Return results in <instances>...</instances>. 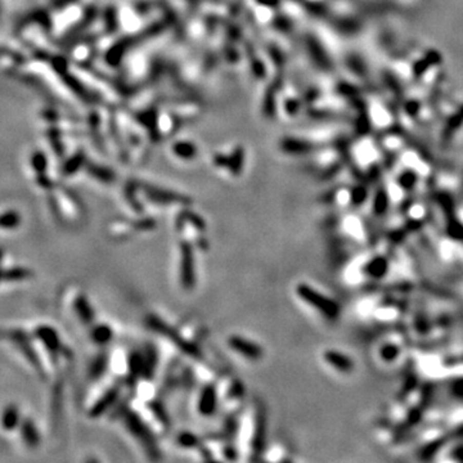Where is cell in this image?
<instances>
[{
	"label": "cell",
	"instance_id": "obj_11",
	"mask_svg": "<svg viewBox=\"0 0 463 463\" xmlns=\"http://www.w3.org/2000/svg\"><path fill=\"white\" fill-rule=\"evenodd\" d=\"M107 232H108L109 237L119 241L129 240L137 233L133 221L123 220V219L112 220L107 226Z\"/></svg>",
	"mask_w": 463,
	"mask_h": 463
},
{
	"label": "cell",
	"instance_id": "obj_1",
	"mask_svg": "<svg viewBox=\"0 0 463 463\" xmlns=\"http://www.w3.org/2000/svg\"><path fill=\"white\" fill-rule=\"evenodd\" d=\"M266 417L263 406L254 403L238 421L237 437L238 452L246 455V459L255 460L263 454L265 448Z\"/></svg>",
	"mask_w": 463,
	"mask_h": 463
},
{
	"label": "cell",
	"instance_id": "obj_14",
	"mask_svg": "<svg viewBox=\"0 0 463 463\" xmlns=\"http://www.w3.org/2000/svg\"><path fill=\"white\" fill-rule=\"evenodd\" d=\"M21 435L27 447L36 448L40 444V434L32 419L26 418L21 422Z\"/></svg>",
	"mask_w": 463,
	"mask_h": 463
},
{
	"label": "cell",
	"instance_id": "obj_19",
	"mask_svg": "<svg viewBox=\"0 0 463 463\" xmlns=\"http://www.w3.org/2000/svg\"><path fill=\"white\" fill-rule=\"evenodd\" d=\"M21 224V216L16 211H7L0 215V228L16 229Z\"/></svg>",
	"mask_w": 463,
	"mask_h": 463
},
{
	"label": "cell",
	"instance_id": "obj_12",
	"mask_svg": "<svg viewBox=\"0 0 463 463\" xmlns=\"http://www.w3.org/2000/svg\"><path fill=\"white\" fill-rule=\"evenodd\" d=\"M13 340L16 341L17 345L21 348V350L24 352V354L26 355V358L29 359V362L32 363V365H34L36 370L43 371V367L40 365V362H39V358H37L36 353L34 352V348H32V345L30 343L29 337H27L24 332H20L18 331V332L13 333Z\"/></svg>",
	"mask_w": 463,
	"mask_h": 463
},
{
	"label": "cell",
	"instance_id": "obj_16",
	"mask_svg": "<svg viewBox=\"0 0 463 463\" xmlns=\"http://www.w3.org/2000/svg\"><path fill=\"white\" fill-rule=\"evenodd\" d=\"M324 360L333 368H337L340 371H349L352 368V362L348 357L337 352L330 350L324 354Z\"/></svg>",
	"mask_w": 463,
	"mask_h": 463
},
{
	"label": "cell",
	"instance_id": "obj_6",
	"mask_svg": "<svg viewBox=\"0 0 463 463\" xmlns=\"http://www.w3.org/2000/svg\"><path fill=\"white\" fill-rule=\"evenodd\" d=\"M226 343L236 354L241 355L245 359L251 362H259L264 357V349L258 342H254L250 338H246L240 335L229 336Z\"/></svg>",
	"mask_w": 463,
	"mask_h": 463
},
{
	"label": "cell",
	"instance_id": "obj_20",
	"mask_svg": "<svg viewBox=\"0 0 463 463\" xmlns=\"http://www.w3.org/2000/svg\"><path fill=\"white\" fill-rule=\"evenodd\" d=\"M133 223L137 233H148V232L155 230L157 228L156 220L148 218V216H139L136 220H133Z\"/></svg>",
	"mask_w": 463,
	"mask_h": 463
},
{
	"label": "cell",
	"instance_id": "obj_18",
	"mask_svg": "<svg viewBox=\"0 0 463 463\" xmlns=\"http://www.w3.org/2000/svg\"><path fill=\"white\" fill-rule=\"evenodd\" d=\"M107 368H108V357L107 355H99L91 363L90 368H89V375H90L91 378H99L106 372Z\"/></svg>",
	"mask_w": 463,
	"mask_h": 463
},
{
	"label": "cell",
	"instance_id": "obj_15",
	"mask_svg": "<svg viewBox=\"0 0 463 463\" xmlns=\"http://www.w3.org/2000/svg\"><path fill=\"white\" fill-rule=\"evenodd\" d=\"M21 425V414H20V409L17 408V406L11 404V406L6 407L2 414V426L7 431H12L16 427H18Z\"/></svg>",
	"mask_w": 463,
	"mask_h": 463
},
{
	"label": "cell",
	"instance_id": "obj_4",
	"mask_svg": "<svg viewBox=\"0 0 463 463\" xmlns=\"http://www.w3.org/2000/svg\"><path fill=\"white\" fill-rule=\"evenodd\" d=\"M196 247L187 240H180L179 242V282L183 290L190 291L197 282L196 272Z\"/></svg>",
	"mask_w": 463,
	"mask_h": 463
},
{
	"label": "cell",
	"instance_id": "obj_9",
	"mask_svg": "<svg viewBox=\"0 0 463 463\" xmlns=\"http://www.w3.org/2000/svg\"><path fill=\"white\" fill-rule=\"evenodd\" d=\"M35 335L39 338L40 342L45 346V349L49 352V354H52L54 358L62 353L63 345L61 342L57 331L53 327H50V325H39L35 330Z\"/></svg>",
	"mask_w": 463,
	"mask_h": 463
},
{
	"label": "cell",
	"instance_id": "obj_13",
	"mask_svg": "<svg viewBox=\"0 0 463 463\" xmlns=\"http://www.w3.org/2000/svg\"><path fill=\"white\" fill-rule=\"evenodd\" d=\"M114 332L112 327L107 323H99L91 327L90 330V338L94 343L99 346H106L113 338Z\"/></svg>",
	"mask_w": 463,
	"mask_h": 463
},
{
	"label": "cell",
	"instance_id": "obj_2",
	"mask_svg": "<svg viewBox=\"0 0 463 463\" xmlns=\"http://www.w3.org/2000/svg\"><path fill=\"white\" fill-rule=\"evenodd\" d=\"M175 229L183 240H187L195 246L196 250H207V226L206 221L198 214L188 210L180 213L175 220Z\"/></svg>",
	"mask_w": 463,
	"mask_h": 463
},
{
	"label": "cell",
	"instance_id": "obj_8",
	"mask_svg": "<svg viewBox=\"0 0 463 463\" xmlns=\"http://www.w3.org/2000/svg\"><path fill=\"white\" fill-rule=\"evenodd\" d=\"M120 381L114 380L112 385L107 386L103 390V394L98 396L93 406L89 408V417L98 418L102 414L107 413V411L112 408L116 404L119 396H120Z\"/></svg>",
	"mask_w": 463,
	"mask_h": 463
},
{
	"label": "cell",
	"instance_id": "obj_3",
	"mask_svg": "<svg viewBox=\"0 0 463 463\" xmlns=\"http://www.w3.org/2000/svg\"><path fill=\"white\" fill-rule=\"evenodd\" d=\"M295 292H296L297 297H300L301 301H304L309 306L314 307L323 317L335 319L340 314V306H338L337 302L333 301L331 297L323 295L322 292L317 291L314 287L309 286V284H297L296 288H295Z\"/></svg>",
	"mask_w": 463,
	"mask_h": 463
},
{
	"label": "cell",
	"instance_id": "obj_10",
	"mask_svg": "<svg viewBox=\"0 0 463 463\" xmlns=\"http://www.w3.org/2000/svg\"><path fill=\"white\" fill-rule=\"evenodd\" d=\"M73 310H75L76 317L83 324H93L94 319H95V313L85 294L76 295V297L73 299Z\"/></svg>",
	"mask_w": 463,
	"mask_h": 463
},
{
	"label": "cell",
	"instance_id": "obj_5",
	"mask_svg": "<svg viewBox=\"0 0 463 463\" xmlns=\"http://www.w3.org/2000/svg\"><path fill=\"white\" fill-rule=\"evenodd\" d=\"M219 391L220 406L228 413L236 412L245 401V386L237 378H226L221 382Z\"/></svg>",
	"mask_w": 463,
	"mask_h": 463
},
{
	"label": "cell",
	"instance_id": "obj_17",
	"mask_svg": "<svg viewBox=\"0 0 463 463\" xmlns=\"http://www.w3.org/2000/svg\"><path fill=\"white\" fill-rule=\"evenodd\" d=\"M32 276V272L22 266H14V268L7 269L3 273V281L7 282H21L25 279H29Z\"/></svg>",
	"mask_w": 463,
	"mask_h": 463
},
{
	"label": "cell",
	"instance_id": "obj_21",
	"mask_svg": "<svg viewBox=\"0 0 463 463\" xmlns=\"http://www.w3.org/2000/svg\"><path fill=\"white\" fill-rule=\"evenodd\" d=\"M3 256H4V251H3V248H0V282L3 281V273H4V271L2 269V261H3Z\"/></svg>",
	"mask_w": 463,
	"mask_h": 463
},
{
	"label": "cell",
	"instance_id": "obj_7",
	"mask_svg": "<svg viewBox=\"0 0 463 463\" xmlns=\"http://www.w3.org/2000/svg\"><path fill=\"white\" fill-rule=\"evenodd\" d=\"M196 409L202 417H211L216 413L220 404L218 386L213 382H206L197 395Z\"/></svg>",
	"mask_w": 463,
	"mask_h": 463
}]
</instances>
